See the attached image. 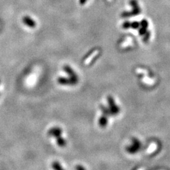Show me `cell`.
Masks as SVG:
<instances>
[{"instance_id": "1", "label": "cell", "mask_w": 170, "mask_h": 170, "mask_svg": "<svg viewBox=\"0 0 170 170\" xmlns=\"http://www.w3.org/2000/svg\"><path fill=\"white\" fill-rule=\"evenodd\" d=\"M130 5H131L133 9L131 11H125L123 12L121 15V16L123 17H132V16H136L140 14V8L139 6L138 3L136 1V0H131L130 1Z\"/></svg>"}, {"instance_id": "2", "label": "cell", "mask_w": 170, "mask_h": 170, "mask_svg": "<svg viewBox=\"0 0 170 170\" xmlns=\"http://www.w3.org/2000/svg\"><path fill=\"white\" fill-rule=\"evenodd\" d=\"M64 71L68 74L69 78L71 81V86H74L79 82V77L75 73L74 71L68 65H65L63 67Z\"/></svg>"}, {"instance_id": "3", "label": "cell", "mask_w": 170, "mask_h": 170, "mask_svg": "<svg viewBox=\"0 0 170 170\" xmlns=\"http://www.w3.org/2000/svg\"><path fill=\"white\" fill-rule=\"evenodd\" d=\"M107 101L108 103H109V109L110 111L111 115H117L120 112V107L116 104L113 97H112V96H109L107 98Z\"/></svg>"}, {"instance_id": "4", "label": "cell", "mask_w": 170, "mask_h": 170, "mask_svg": "<svg viewBox=\"0 0 170 170\" xmlns=\"http://www.w3.org/2000/svg\"><path fill=\"white\" fill-rule=\"evenodd\" d=\"M141 148V143L136 138H134L132 140V144L126 148V151L130 154H135L138 152Z\"/></svg>"}, {"instance_id": "5", "label": "cell", "mask_w": 170, "mask_h": 170, "mask_svg": "<svg viewBox=\"0 0 170 170\" xmlns=\"http://www.w3.org/2000/svg\"><path fill=\"white\" fill-rule=\"evenodd\" d=\"M63 134V129L60 128L59 127H54L49 129L48 132V134L51 137H53L54 138L61 136Z\"/></svg>"}, {"instance_id": "6", "label": "cell", "mask_w": 170, "mask_h": 170, "mask_svg": "<svg viewBox=\"0 0 170 170\" xmlns=\"http://www.w3.org/2000/svg\"><path fill=\"white\" fill-rule=\"evenodd\" d=\"M23 22L25 25L28 26L30 28H35L36 27V23L33 19L28 16H25L23 18Z\"/></svg>"}, {"instance_id": "7", "label": "cell", "mask_w": 170, "mask_h": 170, "mask_svg": "<svg viewBox=\"0 0 170 170\" xmlns=\"http://www.w3.org/2000/svg\"><path fill=\"white\" fill-rule=\"evenodd\" d=\"M108 116L104 115V114H102V115L100 117L99 120H98V124L100 127L102 128H105L106 127L107 124H108Z\"/></svg>"}, {"instance_id": "8", "label": "cell", "mask_w": 170, "mask_h": 170, "mask_svg": "<svg viewBox=\"0 0 170 170\" xmlns=\"http://www.w3.org/2000/svg\"><path fill=\"white\" fill-rule=\"evenodd\" d=\"M57 82L61 85H64V86H71V81L69 78L65 77H59L57 79Z\"/></svg>"}, {"instance_id": "9", "label": "cell", "mask_w": 170, "mask_h": 170, "mask_svg": "<svg viewBox=\"0 0 170 170\" xmlns=\"http://www.w3.org/2000/svg\"><path fill=\"white\" fill-rule=\"evenodd\" d=\"M55 139H56V142L58 146L61 147V148H64V147L66 146V140L62 137V136L57 137V138H55Z\"/></svg>"}, {"instance_id": "10", "label": "cell", "mask_w": 170, "mask_h": 170, "mask_svg": "<svg viewBox=\"0 0 170 170\" xmlns=\"http://www.w3.org/2000/svg\"><path fill=\"white\" fill-rule=\"evenodd\" d=\"M100 109H101V111L102 112V113L104 114V115H107L108 117H109L110 115H111L110 111L109 108H107V107H105L103 105H101L100 106Z\"/></svg>"}, {"instance_id": "11", "label": "cell", "mask_w": 170, "mask_h": 170, "mask_svg": "<svg viewBox=\"0 0 170 170\" xmlns=\"http://www.w3.org/2000/svg\"><path fill=\"white\" fill-rule=\"evenodd\" d=\"M52 167L54 169H55V170L64 169L63 166H62V165L60 164V163L58 162V161L53 162V163L52 164Z\"/></svg>"}, {"instance_id": "12", "label": "cell", "mask_w": 170, "mask_h": 170, "mask_svg": "<svg viewBox=\"0 0 170 170\" xmlns=\"http://www.w3.org/2000/svg\"><path fill=\"white\" fill-rule=\"evenodd\" d=\"M98 51H94L93 52V54L91 55H90V56L88 57V59H86V61L84 62V63L86 64L89 63L91 61V59H93L94 57H95L96 55H98Z\"/></svg>"}, {"instance_id": "13", "label": "cell", "mask_w": 170, "mask_h": 170, "mask_svg": "<svg viewBox=\"0 0 170 170\" xmlns=\"http://www.w3.org/2000/svg\"><path fill=\"white\" fill-rule=\"evenodd\" d=\"M140 25L141 26V27L145 28H148V26H149V23L146 20L144 19L141 21V22L140 23Z\"/></svg>"}, {"instance_id": "14", "label": "cell", "mask_w": 170, "mask_h": 170, "mask_svg": "<svg viewBox=\"0 0 170 170\" xmlns=\"http://www.w3.org/2000/svg\"><path fill=\"white\" fill-rule=\"evenodd\" d=\"M139 27H140V23L137 22H134L131 23V25H130V27L134 29H137L139 28Z\"/></svg>"}, {"instance_id": "15", "label": "cell", "mask_w": 170, "mask_h": 170, "mask_svg": "<svg viewBox=\"0 0 170 170\" xmlns=\"http://www.w3.org/2000/svg\"><path fill=\"white\" fill-rule=\"evenodd\" d=\"M130 25H131V23L129 22H125L122 24V27L124 29H128L130 28Z\"/></svg>"}, {"instance_id": "16", "label": "cell", "mask_w": 170, "mask_h": 170, "mask_svg": "<svg viewBox=\"0 0 170 170\" xmlns=\"http://www.w3.org/2000/svg\"><path fill=\"white\" fill-rule=\"evenodd\" d=\"M139 32L140 35H144L146 34V32H147V28H143V27H140V29H139Z\"/></svg>"}, {"instance_id": "17", "label": "cell", "mask_w": 170, "mask_h": 170, "mask_svg": "<svg viewBox=\"0 0 170 170\" xmlns=\"http://www.w3.org/2000/svg\"><path fill=\"white\" fill-rule=\"evenodd\" d=\"M144 35H146V37H144V41H147L148 40L149 37H150V32H147Z\"/></svg>"}, {"instance_id": "18", "label": "cell", "mask_w": 170, "mask_h": 170, "mask_svg": "<svg viewBox=\"0 0 170 170\" xmlns=\"http://www.w3.org/2000/svg\"><path fill=\"white\" fill-rule=\"evenodd\" d=\"M75 169H76L78 170H84V169H85V168H84L83 166H81V165H78L76 166Z\"/></svg>"}, {"instance_id": "19", "label": "cell", "mask_w": 170, "mask_h": 170, "mask_svg": "<svg viewBox=\"0 0 170 170\" xmlns=\"http://www.w3.org/2000/svg\"><path fill=\"white\" fill-rule=\"evenodd\" d=\"M87 1V0H80V5H84V3Z\"/></svg>"}]
</instances>
